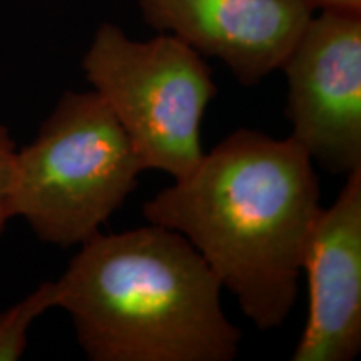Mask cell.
Here are the masks:
<instances>
[{
	"label": "cell",
	"instance_id": "6da1fadb",
	"mask_svg": "<svg viewBox=\"0 0 361 361\" xmlns=\"http://www.w3.org/2000/svg\"><path fill=\"white\" fill-rule=\"evenodd\" d=\"M319 183L295 139L238 129L142 207L151 224L191 243L258 329L296 303L301 259L318 218Z\"/></svg>",
	"mask_w": 361,
	"mask_h": 361
},
{
	"label": "cell",
	"instance_id": "7a4b0ae2",
	"mask_svg": "<svg viewBox=\"0 0 361 361\" xmlns=\"http://www.w3.org/2000/svg\"><path fill=\"white\" fill-rule=\"evenodd\" d=\"M56 284V308L90 361H231L241 331L213 269L186 238L159 224L79 245Z\"/></svg>",
	"mask_w": 361,
	"mask_h": 361
},
{
	"label": "cell",
	"instance_id": "3957f363",
	"mask_svg": "<svg viewBox=\"0 0 361 361\" xmlns=\"http://www.w3.org/2000/svg\"><path fill=\"white\" fill-rule=\"evenodd\" d=\"M146 166L92 89L67 90L32 142L17 149L12 214L40 241L82 245L121 209Z\"/></svg>",
	"mask_w": 361,
	"mask_h": 361
},
{
	"label": "cell",
	"instance_id": "277c9868",
	"mask_svg": "<svg viewBox=\"0 0 361 361\" xmlns=\"http://www.w3.org/2000/svg\"><path fill=\"white\" fill-rule=\"evenodd\" d=\"M82 71L146 169L179 179L201 161V123L218 89L200 52L164 32L134 40L106 22L84 54Z\"/></svg>",
	"mask_w": 361,
	"mask_h": 361
},
{
	"label": "cell",
	"instance_id": "5b68a950",
	"mask_svg": "<svg viewBox=\"0 0 361 361\" xmlns=\"http://www.w3.org/2000/svg\"><path fill=\"white\" fill-rule=\"evenodd\" d=\"M281 69L290 137L329 173L361 168V12L311 16Z\"/></svg>",
	"mask_w": 361,
	"mask_h": 361
},
{
	"label": "cell",
	"instance_id": "8992f818",
	"mask_svg": "<svg viewBox=\"0 0 361 361\" xmlns=\"http://www.w3.org/2000/svg\"><path fill=\"white\" fill-rule=\"evenodd\" d=\"M144 20L223 61L252 87L281 69L313 16L308 0H139Z\"/></svg>",
	"mask_w": 361,
	"mask_h": 361
},
{
	"label": "cell",
	"instance_id": "52a82bcc",
	"mask_svg": "<svg viewBox=\"0 0 361 361\" xmlns=\"http://www.w3.org/2000/svg\"><path fill=\"white\" fill-rule=\"evenodd\" d=\"M301 274L308 318L293 361H350L361 350V168L346 174L335 202L322 207Z\"/></svg>",
	"mask_w": 361,
	"mask_h": 361
},
{
	"label": "cell",
	"instance_id": "ba28073f",
	"mask_svg": "<svg viewBox=\"0 0 361 361\" xmlns=\"http://www.w3.org/2000/svg\"><path fill=\"white\" fill-rule=\"evenodd\" d=\"M52 308H56V284L47 281L0 313V361L22 358L30 326Z\"/></svg>",
	"mask_w": 361,
	"mask_h": 361
},
{
	"label": "cell",
	"instance_id": "9c48e42d",
	"mask_svg": "<svg viewBox=\"0 0 361 361\" xmlns=\"http://www.w3.org/2000/svg\"><path fill=\"white\" fill-rule=\"evenodd\" d=\"M17 146L8 129L0 123V236L12 214V180Z\"/></svg>",
	"mask_w": 361,
	"mask_h": 361
},
{
	"label": "cell",
	"instance_id": "30bf717a",
	"mask_svg": "<svg viewBox=\"0 0 361 361\" xmlns=\"http://www.w3.org/2000/svg\"><path fill=\"white\" fill-rule=\"evenodd\" d=\"M313 8H329V11L361 12V0H308Z\"/></svg>",
	"mask_w": 361,
	"mask_h": 361
}]
</instances>
